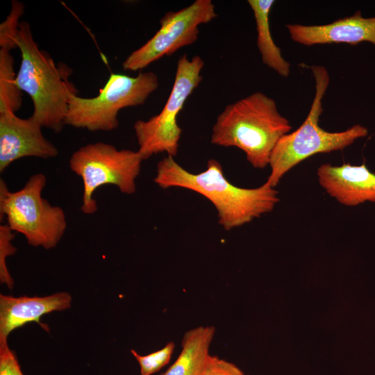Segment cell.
I'll list each match as a JSON object with an SVG mask.
<instances>
[{
    "mask_svg": "<svg viewBox=\"0 0 375 375\" xmlns=\"http://www.w3.org/2000/svg\"><path fill=\"white\" fill-rule=\"evenodd\" d=\"M317 174L320 185L339 203L353 206L375 202V174L365 164L321 165Z\"/></svg>",
    "mask_w": 375,
    "mask_h": 375,
    "instance_id": "cell-12",
    "label": "cell"
},
{
    "mask_svg": "<svg viewBox=\"0 0 375 375\" xmlns=\"http://www.w3.org/2000/svg\"><path fill=\"white\" fill-rule=\"evenodd\" d=\"M158 85V76L152 72H140L135 77L111 74L97 97L70 94L65 125L90 131H112L119 125V111L144 104Z\"/></svg>",
    "mask_w": 375,
    "mask_h": 375,
    "instance_id": "cell-6",
    "label": "cell"
},
{
    "mask_svg": "<svg viewBox=\"0 0 375 375\" xmlns=\"http://www.w3.org/2000/svg\"><path fill=\"white\" fill-rule=\"evenodd\" d=\"M46 183L44 174H35L22 188L11 192L1 179L0 218L6 217V224L14 232L22 234L28 244L51 249L62 238L67 220L62 208L52 206L42 197Z\"/></svg>",
    "mask_w": 375,
    "mask_h": 375,
    "instance_id": "cell-5",
    "label": "cell"
},
{
    "mask_svg": "<svg viewBox=\"0 0 375 375\" xmlns=\"http://www.w3.org/2000/svg\"><path fill=\"white\" fill-rule=\"evenodd\" d=\"M42 128L33 115L23 119L10 110L0 111V172L24 157L58 156V149L45 138Z\"/></svg>",
    "mask_w": 375,
    "mask_h": 375,
    "instance_id": "cell-10",
    "label": "cell"
},
{
    "mask_svg": "<svg viewBox=\"0 0 375 375\" xmlns=\"http://www.w3.org/2000/svg\"><path fill=\"white\" fill-rule=\"evenodd\" d=\"M24 12L22 3L12 1V8L9 15L0 25V48L9 50L18 47L16 40L19 19Z\"/></svg>",
    "mask_w": 375,
    "mask_h": 375,
    "instance_id": "cell-18",
    "label": "cell"
},
{
    "mask_svg": "<svg viewBox=\"0 0 375 375\" xmlns=\"http://www.w3.org/2000/svg\"><path fill=\"white\" fill-rule=\"evenodd\" d=\"M201 375H246L235 364L209 355Z\"/></svg>",
    "mask_w": 375,
    "mask_h": 375,
    "instance_id": "cell-21",
    "label": "cell"
},
{
    "mask_svg": "<svg viewBox=\"0 0 375 375\" xmlns=\"http://www.w3.org/2000/svg\"><path fill=\"white\" fill-rule=\"evenodd\" d=\"M143 160L138 151L119 150L102 142L88 144L75 151L69 160V166L83 181L81 210L85 215L97 210L94 193L104 185H115L124 194H133Z\"/></svg>",
    "mask_w": 375,
    "mask_h": 375,
    "instance_id": "cell-7",
    "label": "cell"
},
{
    "mask_svg": "<svg viewBox=\"0 0 375 375\" xmlns=\"http://www.w3.org/2000/svg\"><path fill=\"white\" fill-rule=\"evenodd\" d=\"M217 15L211 0H196L176 12H167L160 20V28L142 47L129 54L122 63L124 70L142 69L165 56L190 45L198 39L199 26Z\"/></svg>",
    "mask_w": 375,
    "mask_h": 375,
    "instance_id": "cell-9",
    "label": "cell"
},
{
    "mask_svg": "<svg viewBox=\"0 0 375 375\" xmlns=\"http://www.w3.org/2000/svg\"><path fill=\"white\" fill-rule=\"evenodd\" d=\"M16 76L10 50L0 48V111L15 112L21 108L22 91L16 83Z\"/></svg>",
    "mask_w": 375,
    "mask_h": 375,
    "instance_id": "cell-16",
    "label": "cell"
},
{
    "mask_svg": "<svg viewBox=\"0 0 375 375\" xmlns=\"http://www.w3.org/2000/svg\"><path fill=\"white\" fill-rule=\"evenodd\" d=\"M16 40L22 54L16 83L32 99V115L42 128L59 133L65 125L69 97L76 93L75 88L49 55L39 48L27 22H20Z\"/></svg>",
    "mask_w": 375,
    "mask_h": 375,
    "instance_id": "cell-3",
    "label": "cell"
},
{
    "mask_svg": "<svg viewBox=\"0 0 375 375\" xmlns=\"http://www.w3.org/2000/svg\"><path fill=\"white\" fill-rule=\"evenodd\" d=\"M153 181L163 189L182 188L205 197L215 207L219 223L226 231L271 212L279 201L278 191L267 182L256 188L232 184L215 159L208 161L205 171L193 174L167 156L158 163Z\"/></svg>",
    "mask_w": 375,
    "mask_h": 375,
    "instance_id": "cell-1",
    "label": "cell"
},
{
    "mask_svg": "<svg viewBox=\"0 0 375 375\" xmlns=\"http://www.w3.org/2000/svg\"><path fill=\"white\" fill-rule=\"evenodd\" d=\"M204 62L199 56L190 59L186 54L176 63L172 89L162 110L148 120H137L133 126L143 160L160 153L174 157L178 149L182 129L177 116L190 95L202 80L201 72Z\"/></svg>",
    "mask_w": 375,
    "mask_h": 375,
    "instance_id": "cell-8",
    "label": "cell"
},
{
    "mask_svg": "<svg viewBox=\"0 0 375 375\" xmlns=\"http://www.w3.org/2000/svg\"><path fill=\"white\" fill-rule=\"evenodd\" d=\"M174 347V343L169 342L161 349L145 356L131 349V353L140 365V375H152L167 365L170 361Z\"/></svg>",
    "mask_w": 375,
    "mask_h": 375,
    "instance_id": "cell-17",
    "label": "cell"
},
{
    "mask_svg": "<svg viewBox=\"0 0 375 375\" xmlns=\"http://www.w3.org/2000/svg\"><path fill=\"white\" fill-rule=\"evenodd\" d=\"M15 238L14 231L7 224L0 226V279L3 284L11 289L14 285L6 265V258L15 253L17 249L12 244Z\"/></svg>",
    "mask_w": 375,
    "mask_h": 375,
    "instance_id": "cell-19",
    "label": "cell"
},
{
    "mask_svg": "<svg viewBox=\"0 0 375 375\" xmlns=\"http://www.w3.org/2000/svg\"><path fill=\"white\" fill-rule=\"evenodd\" d=\"M72 296L60 292L45 297H19L0 295V338L9 334L24 324L39 322L43 315L70 308Z\"/></svg>",
    "mask_w": 375,
    "mask_h": 375,
    "instance_id": "cell-13",
    "label": "cell"
},
{
    "mask_svg": "<svg viewBox=\"0 0 375 375\" xmlns=\"http://www.w3.org/2000/svg\"><path fill=\"white\" fill-rule=\"evenodd\" d=\"M257 30V46L262 62L283 77L290 73V64L285 60L281 49L276 45L270 31L269 16L274 1L249 0Z\"/></svg>",
    "mask_w": 375,
    "mask_h": 375,
    "instance_id": "cell-15",
    "label": "cell"
},
{
    "mask_svg": "<svg viewBox=\"0 0 375 375\" xmlns=\"http://www.w3.org/2000/svg\"><path fill=\"white\" fill-rule=\"evenodd\" d=\"M310 68L315 81V97L302 124L294 131L282 136L271 153L269 162L271 172L266 182L273 188L288 171L303 160L317 153L342 150L368 134L367 128L360 124L340 132H329L319 126L322 99L330 77L324 66L312 65Z\"/></svg>",
    "mask_w": 375,
    "mask_h": 375,
    "instance_id": "cell-4",
    "label": "cell"
},
{
    "mask_svg": "<svg viewBox=\"0 0 375 375\" xmlns=\"http://www.w3.org/2000/svg\"><path fill=\"white\" fill-rule=\"evenodd\" d=\"M215 333L212 326H198L185 332L176 361L160 375H201Z\"/></svg>",
    "mask_w": 375,
    "mask_h": 375,
    "instance_id": "cell-14",
    "label": "cell"
},
{
    "mask_svg": "<svg viewBox=\"0 0 375 375\" xmlns=\"http://www.w3.org/2000/svg\"><path fill=\"white\" fill-rule=\"evenodd\" d=\"M285 26L294 42L306 46L333 43L356 45L365 42L375 45V17H364L360 10L327 24H290Z\"/></svg>",
    "mask_w": 375,
    "mask_h": 375,
    "instance_id": "cell-11",
    "label": "cell"
},
{
    "mask_svg": "<svg viewBox=\"0 0 375 375\" xmlns=\"http://www.w3.org/2000/svg\"><path fill=\"white\" fill-rule=\"evenodd\" d=\"M0 375H24L8 339L0 338Z\"/></svg>",
    "mask_w": 375,
    "mask_h": 375,
    "instance_id": "cell-20",
    "label": "cell"
},
{
    "mask_svg": "<svg viewBox=\"0 0 375 375\" xmlns=\"http://www.w3.org/2000/svg\"><path fill=\"white\" fill-rule=\"evenodd\" d=\"M291 129L275 101L256 92L225 107L212 127L210 142L241 149L253 167L262 169L278 141Z\"/></svg>",
    "mask_w": 375,
    "mask_h": 375,
    "instance_id": "cell-2",
    "label": "cell"
}]
</instances>
